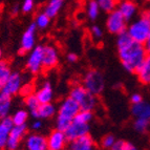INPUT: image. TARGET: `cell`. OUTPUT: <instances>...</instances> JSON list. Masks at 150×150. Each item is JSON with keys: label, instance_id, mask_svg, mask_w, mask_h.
<instances>
[{"label": "cell", "instance_id": "cell-1", "mask_svg": "<svg viewBox=\"0 0 150 150\" xmlns=\"http://www.w3.org/2000/svg\"><path fill=\"white\" fill-rule=\"evenodd\" d=\"M117 48L123 67L128 73H137L148 53L145 45L132 40L127 32L121 33L118 35Z\"/></svg>", "mask_w": 150, "mask_h": 150}, {"label": "cell", "instance_id": "cell-2", "mask_svg": "<svg viewBox=\"0 0 150 150\" xmlns=\"http://www.w3.org/2000/svg\"><path fill=\"white\" fill-rule=\"evenodd\" d=\"M80 110V106L74 99L70 97L64 99L61 102L59 109L57 110V120H56L57 129L65 131Z\"/></svg>", "mask_w": 150, "mask_h": 150}, {"label": "cell", "instance_id": "cell-3", "mask_svg": "<svg viewBox=\"0 0 150 150\" xmlns=\"http://www.w3.org/2000/svg\"><path fill=\"white\" fill-rule=\"evenodd\" d=\"M126 32L132 40L145 45L150 36V11L143 12L137 20L128 25Z\"/></svg>", "mask_w": 150, "mask_h": 150}, {"label": "cell", "instance_id": "cell-4", "mask_svg": "<svg viewBox=\"0 0 150 150\" xmlns=\"http://www.w3.org/2000/svg\"><path fill=\"white\" fill-rule=\"evenodd\" d=\"M69 97L79 104L82 110L93 111L98 104L97 96L89 93L83 85H74L69 91Z\"/></svg>", "mask_w": 150, "mask_h": 150}, {"label": "cell", "instance_id": "cell-5", "mask_svg": "<svg viewBox=\"0 0 150 150\" xmlns=\"http://www.w3.org/2000/svg\"><path fill=\"white\" fill-rule=\"evenodd\" d=\"M83 86L93 95H100L105 87L104 77L97 69L88 70L83 78Z\"/></svg>", "mask_w": 150, "mask_h": 150}, {"label": "cell", "instance_id": "cell-6", "mask_svg": "<svg viewBox=\"0 0 150 150\" xmlns=\"http://www.w3.org/2000/svg\"><path fill=\"white\" fill-rule=\"evenodd\" d=\"M106 28L110 34L119 35L127 30V21L124 19L121 13L117 8L112 12L108 13L106 20Z\"/></svg>", "mask_w": 150, "mask_h": 150}, {"label": "cell", "instance_id": "cell-7", "mask_svg": "<svg viewBox=\"0 0 150 150\" xmlns=\"http://www.w3.org/2000/svg\"><path fill=\"white\" fill-rule=\"evenodd\" d=\"M26 68L33 75L39 74L43 69V46L38 45L30 50L26 61Z\"/></svg>", "mask_w": 150, "mask_h": 150}, {"label": "cell", "instance_id": "cell-8", "mask_svg": "<svg viewBox=\"0 0 150 150\" xmlns=\"http://www.w3.org/2000/svg\"><path fill=\"white\" fill-rule=\"evenodd\" d=\"M26 132H28L26 125H14L10 132V137L5 148L8 150H17Z\"/></svg>", "mask_w": 150, "mask_h": 150}, {"label": "cell", "instance_id": "cell-9", "mask_svg": "<svg viewBox=\"0 0 150 150\" xmlns=\"http://www.w3.org/2000/svg\"><path fill=\"white\" fill-rule=\"evenodd\" d=\"M47 140V150H65L67 145V138L64 131L59 129L53 130L46 138Z\"/></svg>", "mask_w": 150, "mask_h": 150}, {"label": "cell", "instance_id": "cell-10", "mask_svg": "<svg viewBox=\"0 0 150 150\" xmlns=\"http://www.w3.org/2000/svg\"><path fill=\"white\" fill-rule=\"evenodd\" d=\"M88 132H89V124L82 123L80 121L75 120V119L73 120V122L70 123V125L67 127V129L64 131L65 135H66V138L69 142L80 138V137H83V135L88 134Z\"/></svg>", "mask_w": 150, "mask_h": 150}, {"label": "cell", "instance_id": "cell-11", "mask_svg": "<svg viewBox=\"0 0 150 150\" xmlns=\"http://www.w3.org/2000/svg\"><path fill=\"white\" fill-rule=\"evenodd\" d=\"M36 26L35 22L30 24L25 32L23 33L22 38H21V43H20V52L21 53H28L33 48L35 47L36 43Z\"/></svg>", "mask_w": 150, "mask_h": 150}, {"label": "cell", "instance_id": "cell-12", "mask_svg": "<svg viewBox=\"0 0 150 150\" xmlns=\"http://www.w3.org/2000/svg\"><path fill=\"white\" fill-rule=\"evenodd\" d=\"M22 86V76L19 73L15 71V73H12L10 75L8 79L5 82L4 86L1 89V91L13 97V96L17 95L20 91Z\"/></svg>", "mask_w": 150, "mask_h": 150}, {"label": "cell", "instance_id": "cell-13", "mask_svg": "<svg viewBox=\"0 0 150 150\" xmlns=\"http://www.w3.org/2000/svg\"><path fill=\"white\" fill-rule=\"evenodd\" d=\"M117 10L121 13L126 21H130L138 13V5L134 0H119Z\"/></svg>", "mask_w": 150, "mask_h": 150}, {"label": "cell", "instance_id": "cell-14", "mask_svg": "<svg viewBox=\"0 0 150 150\" xmlns=\"http://www.w3.org/2000/svg\"><path fill=\"white\" fill-rule=\"evenodd\" d=\"M59 63V54L56 47L52 45L43 46V68L52 69L55 68Z\"/></svg>", "mask_w": 150, "mask_h": 150}, {"label": "cell", "instance_id": "cell-15", "mask_svg": "<svg viewBox=\"0 0 150 150\" xmlns=\"http://www.w3.org/2000/svg\"><path fill=\"white\" fill-rule=\"evenodd\" d=\"M28 150H47V140L40 133H30L25 139Z\"/></svg>", "mask_w": 150, "mask_h": 150}, {"label": "cell", "instance_id": "cell-16", "mask_svg": "<svg viewBox=\"0 0 150 150\" xmlns=\"http://www.w3.org/2000/svg\"><path fill=\"white\" fill-rule=\"evenodd\" d=\"M70 150H96V144L93 139L89 134H85L83 137L70 141Z\"/></svg>", "mask_w": 150, "mask_h": 150}, {"label": "cell", "instance_id": "cell-17", "mask_svg": "<svg viewBox=\"0 0 150 150\" xmlns=\"http://www.w3.org/2000/svg\"><path fill=\"white\" fill-rule=\"evenodd\" d=\"M35 96L37 97L38 101L40 102V104L52 103L54 98V90L50 82H47V81L43 82L40 85V87L38 88V90L36 91Z\"/></svg>", "mask_w": 150, "mask_h": 150}, {"label": "cell", "instance_id": "cell-18", "mask_svg": "<svg viewBox=\"0 0 150 150\" xmlns=\"http://www.w3.org/2000/svg\"><path fill=\"white\" fill-rule=\"evenodd\" d=\"M13 126L14 124L11 118L6 117L4 119H0V149H4L6 147V143Z\"/></svg>", "mask_w": 150, "mask_h": 150}, {"label": "cell", "instance_id": "cell-19", "mask_svg": "<svg viewBox=\"0 0 150 150\" xmlns=\"http://www.w3.org/2000/svg\"><path fill=\"white\" fill-rule=\"evenodd\" d=\"M56 112L57 109L53 103H45V104H40L39 107L30 115L35 119H50L56 115Z\"/></svg>", "mask_w": 150, "mask_h": 150}, {"label": "cell", "instance_id": "cell-20", "mask_svg": "<svg viewBox=\"0 0 150 150\" xmlns=\"http://www.w3.org/2000/svg\"><path fill=\"white\" fill-rule=\"evenodd\" d=\"M139 81L144 85H149L150 84V53L147 54L142 64L137 70Z\"/></svg>", "mask_w": 150, "mask_h": 150}, {"label": "cell", "instance_id": "cell-21", "mask_svg": "<svg viewBox=\"0 0 150 150\" xmlns=\"http://www.w3.org/2000/svg\"><path fill=\"white\" fill-rule=\"evenodd\" d=\"M131 112L135 118H143L150 121V104L144 101L139 104H133L131 107Z\"/></svg>", "mask_w": 150, "mask_h": 150}, {"label": "cell", "instance_id": "cell-22", "mask_svg": "<svg viewBox=\"0 0 150 150\" xmlns=\"http://www.w3.org/2000/svg\"><path fill=\"white\" fill-rule=\"evenodd\" d=\"M12 108V97L0 91V119L8 117Z\"/></svg>", "mask_w": 150, "mask_h": 150}, {"label": "cell", "instance_id": "cell-23", "mask_svg": "<svg viewBox=\"0 0 150 150\" xmlns=\"http://www.w3.org/2000/svg\"><path fill=\"white\" fill-rule=\"evenodd\" d=\"M62 5H63L62 0H50L47 2V4L45 5L44 13L50 18V19H52V18H55L56 16L59 14V12L61 11Z\"/></svg>", "mask_w": 150, "mask_h": 150}, {"label": "cell", "instance_id": "cell-24", "mask_svg": "<svg viewBox=\"0 0 150 150\" xmlns=\"http://www.w3.org/2000/svg\"><path fill=\"white\" fill-rule=\"evenodd\" d=\"M100 6L98 4L97 0H89L86 6V13L90 20H96L100 14Z\"/></svg>", "mask_w": 150, "mask_h": 150}, {"label": "cell", "instance_id": "cell-25", "mask_svg": "<svg viewBox=\"0 0 150 150\" xmlns=\"http://www.w3.org/2000/svg\"><path fill=\"white\" fill-rule=\"evenodd\" d=\"M11 74H12V71H11L10 65L4 61H1L0 62V91L4 86L5 82L8 79Z\"/></svg>", "mask_w": 150, "mask_h": 150}, {"label": "cell", "instance_id": "cell-26", "mask_svg": "<svg viewBox=\"0 0 150 150\" xmlns=\"http://www.w3.org/2000/svg\"><path fill=\"white\" fill-rule=\"evenodd\" d=\"M11 119L14 125H25L28 119V112L24 109H19L13 115Z\"/></svg>", "mask_w": 150, "mask_h": 150}, {"label": "cell", "instance_id": "cell-27", "mask_svg": "<svg viewBox=\"0 0 150 150\" xmlns=\"http://www.w3.org/2000/svg\"><path fill=\"white\" fill-rule=\"evenodd\" d=\"M97 2L100 6V10L108 14L117 8L118 0H97Z\"/></svg>", "mask_w": 150, "mask_h": 150}, {"label": "cell", "instance_id": "cell-28", "mask_svg": "<svg viewBox=\"0 0 150 150\" xmlns=\"http://www.w3.org/2000/svg\"><path fill=\"white\" fill-rule=\"evenodd\" d=\"M50 22V18L48 17L44 12L40 13V14H38L36 16V19H35V24L37 26V28H40V30H44L48 26Z\"/></svg>", "mask_w": 150, "mask_h": 150}, {"label": "cell", "instance_id": "cell-29", "mask_svg": "<svg viewBox=\"0 0 150 150\" xmlns=\"http://www.w3.org/2000/svg\"><path fill=\"white\" fill-rule=\"evenodd\" d=\"M24 102H25L26 107H28V110L30 111V113L34 112V111L39 107V105H40V102L38 101L37 97H36L34 93H30V95L26 96V97H25Z\"/></svg>", "mask_w": 150, "mask_h": 150}, {"label": "cell", "instance_id": "cell-30", "mask_svg": "<svg viewBox=\"0 0 150 150\" xmlns=\"http://www.w3.org/2000/svg\"><path fill=\"white\" fill-rule=\"evenodd\" d=\"M150 124V121H148L147 119H143V118H137L134 120V123H133V127H134L135 131L138 132H145L146 130L148 129Z\"/></svg>", "mask_w": 150, "mask_h": 150}, {"label": "cell", "instance_id": "cell-31", "mask_svg": "<svg viewBox=\"0 0 150 150\" xmlns=\"http://www.w3.org/2000/svg\"><path fill=\"white\" fill-rule=\"evenodd\" d=\"M93 113L91 110H82L81 109L78 115L75 117V120L80 121L82 123H86V124H89V122L93 120Z\"/></svg>", "mask_w": 150, "mask_h": 150}, {"label": "cell", "instance_id": "cell-32", "mask_svg": "<svg viewBox=\"0 0 150 150\" xmlns=\"http://www.w3.org/2000/svg\"><path fill=\"white\" fill-rule=\"evenodd\" d=\"M115 141L117 140H115L112 134H106L102 139V141H101V145H102L103 148H105V149H110L113 146V144L115 143Z\"/></svg>", "mask_w": 150, "mask_h": 150}, {"label": "cell", "instance_id": "cell-33", "mask_svg": "<svg viewBox=\"0 0 150 150\" xmlns=\"http://www.w3.org/2000/svg\"><path fill=\"white\" fill-rule=\"evenodd\" d=\"M34 5H35V0H24L21 5V11L23 13H30L34 8Z\"/></svg>", "mask_w": 150, "mask_h": 150}, {"label": "cell", "instance_id": "cell-34", "mask_svg": "<svg viewBox=\"0 0 150 150\" xmlns=\"http://www.w3.org/2000/svg\"><path fill=\"white\" fill-rule=\"evenodd\" d=\"M90 33H91V36H93V39H97V40H99V39H101L103 37L102 28H99L98 25H93L91 30H90Z\"/></svg>", "mask_w": 150, "mask_h": 150}, {"label": "cell", "instance_id": "cell-35", "mask_svg": "<svg viewBox=\"0 0 150 150\" xmlns=\"http://www.w3.org/2000/svg\"><path fill=\"white\" fill-rule=\"evenodd\" d=\"M126 146V142L123 140L115 141V143L113 144V146L110 148V150H124Z\"/></svg>", "mask_w": 150, "mask_h": 150}, {"label": "cell", "instance_id": "cell-36", "mask_svg": "<svg viewBox=\"0 0 150 150\" xmlns=\"http://www.w3.org/2000/svg\"><path fill=\"white\" fill-rule=\"evenodd\" d=\"M130 102L133 104H139V103L143 102V97L140 95V93H133L130 98Z\"/></svg>", "mask_w": 150, "mask_h": 150}, {"label": "cell", "instance_id": "cell-37", "mask_svg": "<svg viewBox=\"0 0 150 150\" xmlns=\"http://www.w3.org/2000/svg\"><path fill=\"white\" fill-rule=\"evenodd\" d=\"M41 128H42V122H41L39 119H36V120L32 123V129L37 131V130H40Z\"/></svg>", "mask_w": 150, "mask_h": 150}, {"label": "cell", "instance_id": "cell-38", "mask_svg": "<svg viewBox=\"0 0 150 150\" xmlns=\"http://www.w3.org/2000/svg\"><path fill=\"white\" fill-rule=\"evenodd\" d=\"M67 60H68V62H70V63H75V62H77V60H78V56L76 55L75 53H69L67 55Z\"/></svg>", "mask_w": 150, "mask_h": 150}, {"label": "cell", "instance_id": "cell-39", "mask_svg": "<svg viewBox=\"0 0 150 150\" xmlns=\"http://www.w3.org/2000/svg\"><path fill=\"white\" fill-rule=\"evenodd\" d=\"M124 150H138L137 149V147H135L134 145H132V144H130V143L126 142V146H125V149Z\"/></svg>", "mask_w": 150, "mask_h": 150}, {"label": "cell", "instance_id": "cell-40", "mask_svg": "<svg viewBox=\"0 0 150 150\" xmlns=\"http://www.w3.org/2000/svg\"><path fill=\"white\" fill-rule=\"evenodd\" d=\"M18 12H19V6H18V5H14V6H13L12 13L14 15H16V14H18Z\"/></svg>", "mask_w": 150, "mask_h": 150}, {"label": "cell", "instance_id": "cell-41", "mask_svg": "<svg viewBox=\"0 0 150 150\" xmlns=\"http://www.w3.org/2000/svg\"><path fill=\"white\" fill-rule=\"evenodd\" d=\"M145 47H146V50H147L148 53H150V41H147V42L145 43Z\"/></svg>", "mask_w": 150, "mask_h": 150}, {"label": "cell", "instance_id": "cell-42", "mask_svg": "<svg viewBox=\"0 0 150 150\" xmlns=\"http://www.w3.org/2000/svg\"><path fill=\"white\" fill-rule=\"evenodd\" d=\"M2 61V50H1V48H0V62Z\"/></svg>", "mask_w": 150, "mask_h": 150}, {"label": "cell", "instance_id": "cell-43", "mask_svg": "<svg viewBox=\"0 0 150 150\" xmlns=\"http://www.w3.org/2000/svg\"><path fill=\"white\" fill-rule=\"evenodd\" d=\"M142 1H145V2H150V0H142Z\"/></svg>", "mask_w": 150, "mask_h": 150}, {"label": "cell", "instance_id": "cell-44", "mask_svg": "<svg viewBox=\"0 0 150 150\" xmlns=\"http://www.w3.org/2000/svg\"><path fill=\"white\" fill-rule=\"evenodd\" d=\"M147 41H150V36H149V39H148V40Z\"/></svg>", "mask_w": 150, "mask_h": 150}, {"label": "cell", "instance_id": "cell-45", "mask_svg": "<svg viewBox=\"0 0 150 150\" xmlns=\"http://www.w3.org/2000/svg\"><path fill=\"white\" fill-rule=\"evenodd\" d=\"M67 150H70V149H67Z\"/></svg>", "mask_w": 150, "mask_h": 150}, {"label": "cell", "instance_id": "cell-46", "mask_svg": "<svg viewBox=\"0 0 150 150\" xmlns=\"http://www.w3.org/2000/svg\"><path fill=\"white\" fill-rule=\"evenodd\" d=\"M62 1H63V0H62Z\"/></svg>", "mask_w": 150, "mask_h": 150}, {"label": "cell", "instance_id": "cell-47", "mask_svg": "<svg viewBox=\"0 0 150 150\" xmlns=\"http://www.w3.org/2000/svg\"><path fill=\"white\" fill-rule=\"evenodd\" d=\"M118 1H119V0H118Z\"/></svg>", "mask_w": 150, "mask_h": 150}]
</instances>
